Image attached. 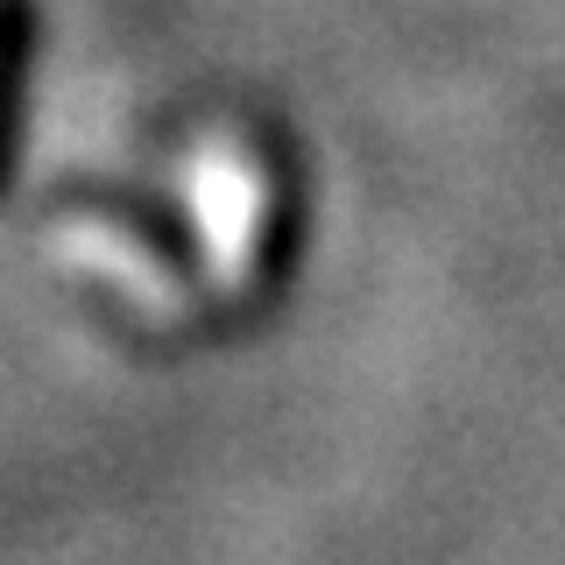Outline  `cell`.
Instances as JSON below:
<instances>
[{
    "instance_id": "1",
    "label": "cell",
    "mask_w": 565,
    "mask_h": 565,
    "mask_svg": "<svg viewBox=\"0 0 565 565\" xmlns=\"http://www.w3.org/2000/svg\"><path fill=\"white\" fill-rule=\"evenodd\" d=\"M199 212H205L212 255L226 262V276L247 269V255H255V184H247V170H205Z\"/></svg>"
}]
</instances>
